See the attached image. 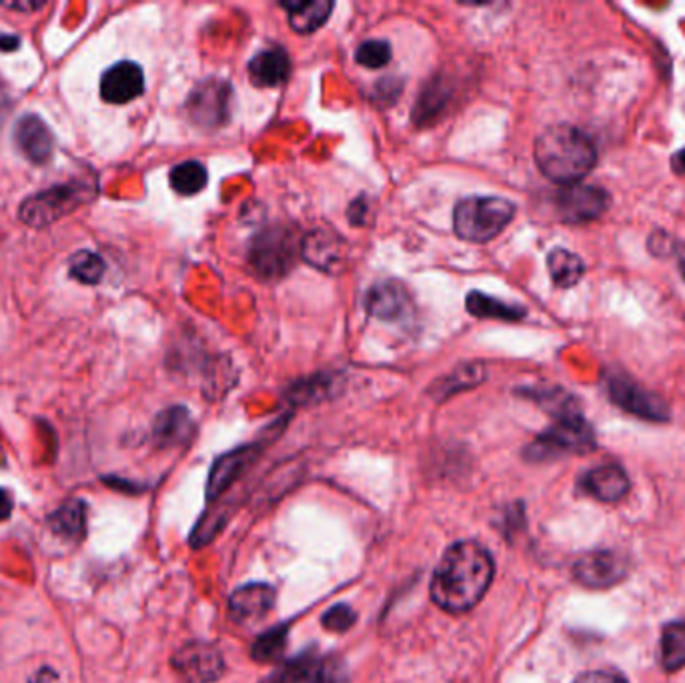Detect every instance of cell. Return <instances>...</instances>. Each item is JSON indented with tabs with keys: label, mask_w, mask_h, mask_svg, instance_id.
<instances>
[{
	"label": "cell",
	"mask_w": 685,
	"mask_h": 683,
	"mask_svg": "<svg viewBox=\"0 0 685 683\" xmlns=\"http://www.w3.org/2000/svg\"><path fill=\"white\" fill-rule=\"evenodd\" d=\"M285 646H287V628H273L254 642L253 659L259 663H273L283 656Z\"/></svg>",
	"instance_id": "obj_30"
},
{
	"label": "cell",
	"mask_w": 685,
	"mask_h": 683,
	"mask_svg": "<svg viewBox=\"0 0 685 683\" xmlns=\"http://www.w3.org/2000/svg\"><path fill=\"white\" fill-rule=\"evenodd\" d=\"M394 57L391 45L381 38H371L357 47L356 61L363 69H383Z\"/></svg>",
	"instance_id": "obj_32"
},
{
	"label": "cell",
	"mask_w": 685,
	"mask_h": 683,
	"mask_svg": "<svg viewBox=\"0 0 685 683\" xmlns=\"http://www.w3.org/2000/svg\"><path fill=\"white\" fill-rule=\"evenodd\" d=\"M609 397L613 399L615 406L622 407L627 413H634L637 418L649 419V421H668L670 419V407L665 401L646 392L637 383L615 377L609 381Z\"/></svg>",
	"instance_id": "obj_12"
},
{
	"label": "cell",
	"mask_w": 685,
	"mask_h": 683,
	"mask_svg": "<svg viewBox=\"0 0 685 683\" xmlns=\"http://www.w3.org/2000/svg\"><path fill=\"white\" fill-rule=\"evenodd\" d=\"M247 71H249V78H251L254 87L275 89L291 75V59L281 47L266 49V51L254 54L247 64Z\"/></svg>",
	"instance_id": "obj_17"
},
{
	"label": "cell",
	"mask_w": 685,
	"mask_h": 683,
	"mask_svg": "<svg viewBox=\"0 0 685 683\" xmlns=\"http://www.w3.org/2000/svg\"><path fill=\"white\" fill-rule=\"evenodd\" d=\"M275 683H327V673L323 661L313 651H307L285 666Z\"/></svg>",
	"instance_id": "obj_28"
},
{
	"label": "cell",
	"mask_w": 685,
	"mask_h": 683,
	"mask_svg": "<svg viewBox=\"0 0 685 683\" xmlns=\"http://www.w3.org/2000/svg\"><path fill=\"white\" fill-rule=\"evenodd\" d=\"M347 257V240L335 228H313L301 239V259L323 273H341Z\"/></svg>",
	"instance_id": "obj_9"
},
{
	"label": "cell",
	"mask_w": 685,
	"mask_h": 683,
	"mask_svg": "<svg viewBox=\"0 0 685 683\" xmlns=\"http://www.w3.org/2000/svg\"><path fill=\"white\" fill-rule=\"evenodd\" d=\"M661 663L668 671L685 668V620L672 621L663 628Z\"/></svg>",
	"instance_id": "obj_29"
},
{
	"label": "cell",
	"mask_w": 685,
	"mask_h": 683,
	"mask_svg": "<svg viewBox=\"0 0 685 683\" xmlns=\"http://www.w3.org/2000/svg\"><path fill=\"white\" fill-rule=\"evenodd\" d=\"M14 142L18 151L25 154L28 161L42 165L51 159L54 149V137L47 123L37 114H25L14 128Z\"/></svg>",
	"instance_id": "obj_16"
},
{
	"label": "cell",
	"mask_w": 685,
	"mask_h": 683,
	"mask_svg": "<svg viewBox=\"0 0 685 683\" xmlns=\"http://www.w3.org/2000/svg\"><path fill=\"white\" fill-rule=\"evenodd\" d=\"M468 313L477 319H503V321H520L525 316V309L518 305L503 303L491 295L482 291H471L465 299Z\"/></svg>",
	"instance_id": "obj_26"
},
{
	"label": "cell",
	"mask_w": 685,
	"mask_h": 683,
	"mask_svg": "<svg viewBox=\"0 0 685 683\" xmlns=\"http://www.w3.org/2000/svg\"><path fill=\"white\" fill-rule=\"evenodd\" d=\"M365 309L369 315L385 323H403L413 315V301L401 283L381 281L365 295Z\"/></svg>",
	"instance_id": "obj_11"
},
{
	"label": "cell",
	"mask_w": 685,
	"mask_h": 683,
	"mask_svg": "<svg viewBox=\"0 0 685 683\" xmlns=\"http://www.w3.org/2000/svg\"><path fill=\"white\" fill-rule=\"evenodd\" d=\"M0 7L9 11H23V13H35L45 7V2H0Z\"/></svg>",
	"instance_id": "obj_36"
},
{
	"label": "cell",
	"mask_w": 685,
	"mask_h": 683,
	"mask_svg": "<svg viewBox=\"0 0 685 683\" xmlns=\"http://www.w3.org/2000/svg\"><path fill=\"white\" fill-rule=\"evenodd\" d=\"M104 269L107 265H104L101 254L80 251L71 261V277L85 283V285H97V283H101Z\"/></svg>",
	"instance_id": "obj_31"
},
{
	"label": "cell",
	"mask_w": 685,
	"mask_h": 683,
	"mask_svg": "<svg viewBox=\"0 0 685 683\" xmlns=\"http://www.w3.org/2000/svg\"><path fill=\"white\" fill-rule=\"evenodd\" d=\"M535 165L549 181L571 187L587 177L596 166L594 140L573 125L547 127L533 145Z\"/></svg>",
	"instance_id": "obj_2"
},
{
	"label": "cell",
	"mask_w": 685,
	"mask_h": 683,
	"mask_svg": "<svg viewBox=\"0 0 685 683\" xmlns=\"http://www.w3.org/2000/svg\"><path fill=\"white\" fill-rule=\"evenodd\" d=\"M28 683H61V675L51 668H40Z\"/></svg>",
	"instance_id": "obj_37"
},
{
	"label": "cell",
	"mask_w": 685,
	"mask_h": 683,
	"mask_svg": "<svg viewBox=\"0 0 685 683\" xmlns=\"http://www.w3.org/2000/svg\"><path fill=\"white\" fill-rule=\"evenodd\" d=\"M677 265H680V271H682V275L685 278V245H682L680 251H677Z\"/></svg>",
	"instance_id": "obj_41"
},
{
	"label": "cell",
	"mask_w": 685,
	"mask_h": 683,
	"mask_svg": "<svg viewBox=\"0 0 685 683\" xmlns=\"http://www.w3.org/2000/svg\"><path fill=\"white\" fill-rule=\"evenodd\" d=\"M515 216V204L503 197H470L453 211V231L468 243H489L501 235Z\"/></svg>",
	"instance_id": "obj_3"
},
{
	"label": "cell",
	"mask_w": 685,
	"mask_h": 683,
	"mask_svg": "<svg viewBox=\"0 0 685 683\" xmlns=\"http://www.w3.org/2000/svg\"><path fill=\"white\" fill-rule=\"evenodd\" d=\"M13 495L0 487V521L11 518V516H13Z\"/></svg>",
	"instance_id": "obj_38"
},
{
	"label": "cell",
	"mask_w": 685,
	"mask_h": 683,
	"mask_svg": "<svg viewBox=\"0 0 685 683\" xmlns=\"http://www.w3.org/2000/svg\"><path fill=\"white\" fill-rule=\"evenodd\" d=\"M253 456L254 447H241L237 451H231L227 456L221 457L213 465L211 477H209V485H207L209 497L213 499L223 494L228 485L239 477V473L247 468V463L253 459Z\"/></svg>",
	"instance_id": "obj_22"
},
{
	"label": "cell",
	"mask_w": 685,
	"mask_h": 683,
	"mask_svg": "<svg viewBox=\"0 0 685 683\" xmlns=\"http://www.w3.org/2000/svg\"><path fill=\"white\" fill-rule=\"evenodd\" d=\"M233 87L223 78H207L190 90L185 111L195 127L216 131L225 127L231 116Z\"/></svg>",
	"instance_id": "obj_7"
},
{
	"label": "cell",
	"mask_w": 685,
	"mask_h": 683,
	"mask_svg": "<svg viewBox=\"0 0 685 683\" xmlns=\"http://www.w3.org/2000/svg\"><path fill=\"white\" fill-rule=\"evenodd\" d=\"M145 92V73L139 64L123 61L102 75L101 97L111 104H127Z\"/></svg>",
	"instance_id": "obj_13"
},
{
	"label": "cell",
	"mask_w": 685,
	"mask_h": 683,
	"mask_svg": "<svg viewBox=\"0 0 685 683\" xmlns=\"http://www.w3.org/2000/svg\"><path fill=\"white\" fill-rule=\"evenodd\" d=\"M369 211H371V207H369L368 199L365 197H359L356 199L351 207H349V221L353 223V227H363L365 223H368Z\"/></svg>",
	"instance_id": "obj_35"
},
{
	"label": "cell",
	"mask_w": 685,
	"mask_h": 683,
	"mask_svg": "<svg viewBox=\"0 0 685 683\" xmlns=\"http://www.w3.org/2000/svg\"><path fill=\"white\" fill-rule=\"evenodd\" d=\"M52 532L71 542H80L87 532V506L80 499H68L49 518Z\"/></svg>",
	"instance_id": "obj_23"
},
{
	"label": "cell",
	"mask_w": 685,
	"mask_h": 683,
	"mask_svg": "<svg viewBox=\"0 0 685 683\" xmlns=\"http://www.w3.org/2000/svg\"><path fill=\"white\" fill-rule=\"evenodd\" d=\"M323 628L329 632L342 633L356 625L357 613L349 606L339 604L323 613Z\"/></svg>",
	"instance_id": "obj_33"
},
{
	"label": "cell",
	"mask_w": 685,
	"mask_h": 683,
	"mask_svg": "<svg viewBox=\"0 0 685 683\" xmlns=\"http://www.w3.org/2000/svg\"><path fill=\"white\" fill-rule=\"evenodd\" d=\"M573 683H627L620 671L615 670H597L587 671L584 675H580Z\"/></svg>",
	"instance_id": "obj_34"
},
{
	"label": "cell",
	"mask_w": 685,
	"mask_h": 683,
	"mask_svg": "<svg viewBox=\"0 0 685 683\" xmlns=\"http://www.w3.org/2000/svg\"><path fill=\"white\" fill-rule=\"evenodd\" d=\"M169 183H171V189L178 193V195L195 197V195H199L207 187L209 173H207L203 163L185 161V163H178V165L171 169Z\"/></svg>",
	"instance_id": "obj_27"
},
{
	"label": "cell",
	"mask_w": 685,
	"mask_h": 683,
	"mask_svg": "<svg viewBox=\"0 0 685 683\" xmlns=\"http://www.w3.org/2000/svg\"><path fill=\"white\" fill-rule=\"evenodd\" d=\"M494 559L475 542H459L447 549L433 573V601L447 613L475 608L494 580Z\"/></svg>",
	"instance_id": "obj_1"
},
{
	"label": "cell",
	"mask_w": 685,
	"mask_h": 683,
	"mask_svg": "<svg viewBox=\"0 0 685 683\" xmlns=\"http://www.w3.org/2000/svg\"><path fill=\"white\" fill-rule=\"evenodd\" d=\"M582 487L603 504H615L627 494L630 480L620 465L608 463L587 471V475L582 480Z\"/></svg>",
	"instance_id": "obj_18"
},
{
	"label": "cell",
	"mask_w": 685,
	"mask_h": 683,
	"mask_svg": "<svg viewBox=\"0 0 685 683\" xmlns=\"http://www.w3.org/2000/svg\"><path fill=\"white\" fill-rule=\"evenodd\" d=\"M195 431V423L185 407H169L159 413L152 425V439L159 447H177L187 444Z\"/></svg>",
	"instance_id": "obj_19"
},
{
	"label": "cell",
	"mask_w": 685,
	"mask_h": 683,
	"mask_svg": "<svg viewBox=\"0 0 685 683\" xmlns=\"http://www.w3.org/2000/svg\"><path fill=\"white\" fill-rule=\"evenodd\" d=\"M297 254H301V240L295 239L289 227L263 228L249 247V263L263 278H279L291 271Z\"/></svg>",
	"instance_id": "obj_6"
},
{
	"label": "cell",
	"mask_w": 685,
	"mask_h": 683,
	"mask_svg": "<svg viewBox=\"0 0 685 683\" xmlns=\"http://www.w3.org/2000/svg\"><path fill=\"white\" fill-rule=\"evenodd\" d=\"M21 45V38L14 35H0V51H16Z\"/></svg>",
	"instance_id": "obj_39"
},
{
	"label": "cell",
	"mask_w": 685,
	"mask_h": 683,
	"mask_svg": "<svg viewBox=\"0 0 685 683\" xmlns=\"http://www.w3.org/2000/svg\"><path fill=\"white\" fill-rule=\"evenodd\" d=\"M485 380V369L479 363H465L453 369L444 380L433 383L432 393L437 401H444L456 393L477 387Z\"/></svg>",
	"instance_id": "obj_25"
},
{
	"label": "cell",
	"mask_w": 685,
	"mask_h": 683,
	"mask_svg": "<svg viewBox=\"0 0 685 683\" xmlns=\"http://www.w3.org/2000/svg\"><path fill=\"white\" fill-rule=\"evenodd\" d=\"M275 597H277V592L273 585H266V583L242 585L228 599L231 618L237 623L261 620L275 608Z\"/></svg>",
	"instance_id": "obj_15"
},
{
	"label": "cell",
	"mask_w": 685,
	"mask_h": 683,
	"mask_svg": "<svg viewBox=\"0 0 685 683\" xmlns=\"http://www.w3.org/2000/svg\"><path fill=\"white\" fill-rule=\"evenodd\" d=\"M558 213L565 223H587L608 211L609 195L587 185H571L556 197Z\"/></svg>",
	"instance_id": "obj_10"
},
{
	"label": "cell",
	"mask_w": 685,
	"mask_h": 683,
	"mask_svg": "<svg viewBox=\"0 0 685 683\" xmlns=\"http://www.w3.org/2000/svg\"><path fill=\"white\" fill-rule=\"evenodd\" d=\"M625 575L623 557L613 551H594L573 566V578L587 587H611Z\"/></svg>",
	"instance_id": "obj_14"
},
{
	"label": "cell",
	"mask_w": 685,
	"mask_h": 683,
	"mask_svg": "<svg viewBox=\"0 0 685 683\" xmlns=\"http://www.w3.org/2000/svg\"><path fill=\"white\" fill-rule=\"evenodd\" d=\"M289 14V25L299 35H313L329 21L335 4L331 0H301V2H281Z\"/></svg>",
	"instance_id": "obj_20"
},
{
	"label": "cell",
	"mask_w": 685,
	"mask_h": 683,
	"mask_svg": "<svg viewBox=\"0 0 685 683\" xmlns=\"http://www.w3.org/2000/svg\"><path fill=\"white\" fill-rule=\"evenodd\" d=\"M672 169L677 175H685V149H682V151L673 157Z\"/></svg>",
	"instance_id": "obj_40"
},
{
	"label": "cell",
	"mask_w": 685,
	"mask_h": 683,
	"mask_svg": "<svg viewBox=\"0 0 685 683\" xmlns=\"http://www.w3.org/2000/svg\"><path fill=\"white\" fill-rule=\"evenodd\" d=\"M547 269L553 285L559 289L575 287L585 275L584 261L568 249H553L547 254Z\"/></svg>",
	"instance_id": "obj_24"
},
{
	"label": "cell",
	"mask_w": 685,
	"mask_h": 683,
	"mask_svg": "<svg viewBox=\"0 0 685 683\" xmlns=\"http://www.w3.org/2000/svg\"><path fill=\"white\" fill-rule=\"evenodd\" d=\"M594 449L596 435L591 425L582 415L568 411L530 445L527 457L533 461H544L565 454H589Z\"/></svg>",
	"instance_id": "obj_5"
},
{
	"label": "cell",
	"mask_w": 685,
	"mask_h": 683,
	"mask_svg": "<svg viewBox=\"0 0 685 683\" xmlns=\"http://www.w3.org/2000/svg\"><path fill=\"white\" fill-rule=\"evenodd\" d=\"M453 90L449 87V83L437 76L427 83V87L421 90L415 109H413V121L419 127H425L433 123L439 114L444 113L447 104L451 101Z\"/></svg>",
	"instance_id": "obj_21"
},
{
	"label": "cell",
	"mask_w": 685,
	"mask_h": 683,
	"mask_svg": "<svg viewBox=\"0 0 685 683\" xmlns=\"http://www.w3.org/2000/svg\"><path fill=\"white\" fill-rule=\"evenodd\" d=\"M173 670L185 683H215L225 673V659L215 646L190 642L175 651Z\"/></svg>",
	"instance_id": "obj_8"
},
{
	"label": "cell",
	"mask_w": 685,
	"mask_h": 683,
	"mask_svg": "<svg viewBox=\"0 0 685 683\" xmlns=\"http://www.w3.org/2000/svg\"><path fill=\"white\" fill-rule=\"evenodd\" d=\"M97 197V185L90 181H73L42 190L26 199L21 207V219L30 227H47L54 221L71 215L80 204L89 203Z\"/></svg>",
	"instance_id": "obj_4"
}]
</instances>
